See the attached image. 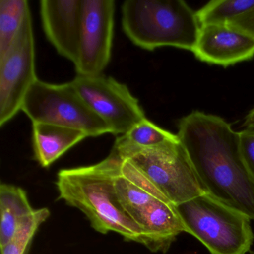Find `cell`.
Masks as SVG:
<instances>
[{"label": "cell", "instance_id": "6da1fadb", "mask_svg": "<svg viewBox=\"0 0 254 254\" xmlns=\"http://www.w3.org/2000/svg\"><path fill=\"white\" fill-rule=\"evenodd\" d=\"M177 135L206 194L254 220V180L241 155L239 132L218 116L194 111L180 120Z\"/></svg>", "mask_w": 254, "mask_h": 254}, {"label": "cell", "instance_id": "7a4b0ae2", "mask_svg": "<svg viewBox=\"0 0 254 254\" xmlns=\"http://www.w3.org/2000/svg\"><path fill=\"white\" fill-rule=\"evenodd\" d=\"M123 162L111 151L96 164L62 169L56 182L59 198L81 211L99 233L114 232L142 245L140 229L125 212L116 191V177Z\"/></svg>", "mask_w": 254, "mask_h": 254}, {"label": "cell", "instance_id": "3957f363", "mask_svg": "<svg viewBox=\"0 0 254 254\" xmlns=\"http://www.w3.org/2000/svg\"><path fill=\"white\" fill-rule=\"evenodd\" d=\"M122 26L134 45L148 51L172 47L191 52L200 29L196 11L183 0H127Z\"/></svg>", "mask_w": 254, "mask_h": 254}, {"label": "cell", "instance_id": "277c9868", "mask_svg": "<svg viewBox=\"0 0 254 254\" xmlns=\"http://www.w3.org/2000/svg\"><path fill=\"white\" fill-rule=\"evenodd\" d=\"M187 233L211 254H245L254 240L251 219L203 194L175 206Z\"/></svg>", "mask_w": 254, "mask_h": 254}, {"label": "cell", "instance_id": "5b68a950", "mask_svg": "<svg viewBox=\"0 0 254 254\" xmlns=\"http://www.w3.org/2000/svg\"><path fill=\"white\" fill-rule=\"evenodd\" d=\"M22 111L32 123L56 125L80 130L87 137L111 133L72 83L51 84L38 79L23 101Z\"/></svg>", "mask_w": 254, "mask_h": 254}, {"label": "cell", "instance_id": "8992f818", "mask_svg": "<svg viewBox=\"0 0 254 254\" xmlns=\"http://www.w3.org/2000/svg\"><path fill=\"white\" fill-rule=\"evenodd\" d=\"M127 160L175 206L206 194L180 140L141 150Z\"/></svg>", "mask_w": 254, "mask_h": 254}, {"label": "cell", "instance_id": "52a82bcc", "mask_svg": "<svg viewBox=\"0 0 254 254\" xmlns=\"http://www.w3.org/2000/svg\"><path fill=\"white\" fill-rule=\"evenodd\" d=\"M38 80L31 11L5 56L0 59V126L21 111L29 89Z\"/></svg>", "mask_w": 254, "mask_h": 254}, {"label": "cell", "instance_id": "ba28073f", "mask_svg": "<svg viewBox=\"0 0 254 254\" xmlns=\"http://www.w3.org/2000/svg\"><path fill=\"white\" fill-rule=\"evenodd\" d=\"M90 108L106 123L111 134L123 135L146 118L139 100L126 84L101 74L77 75L70 81Z\"/></svg>", "mask_w": 254, "mask_h": 254}, {"label": "cell", "instance_id": "9c48e42d", "mask_svg": "<svg viewBox=\"0 0 254 254\" xmlns=\"http://www.w3.org/2000/svg\"><path fill=\"white\" fill-rule=\"evenodd\" d=\"M114 0H82L77 75L102 74L109 64L114 32Z\"/></svg>", "mask_w": 254, "mask_h": 254}, {"label": "cell", "instance_id": "30bf717a", "mask_svg": "<svg viewBox=\"0 0 254 254\" xmlns=\"http://www.w3.org/2000/svg\"><path fill=\"white\" fill-rule=\"evenodd\" d=\"M82 0H42L40 14L46 37L60 56L75 64L79 53Z\"/></svg>", "mask_w": 254, "mask_h": 254}, {"label": "cell", "instance_id": "8fae6325", "mask_svg": "<svg viewBox=\"0 0 254 254\" xmlns=\"http://www.w3.org/2000/svg\"><path fill=\"white\" fill-rule=\"evenodd\" d=\"M191 52L200 62L227 67L254 57V39L227 25L201 26Z\"/></svg>", "mask_w": 254, "mask_h": 254}, {"label": "cell", "instance_id": "7c38bea8", "mask_svg": "<svg viewBox=\"0 0 254 254\" xmlns=\"http://www.w3.org/2000/svg\"><path fill=\"white\" fill-rule=\"evenodd\" d=\"M87 137L85 133L75 129L46 123H32L34 153L43 167L51 166Z\"/></svg>", "mask_w": 254, "mask_h": 254}, {"label": "cell", "instance_id": "4fadbf2b", "mask_svg": "<svg viewBox=\"0 0 254 254\" xmlns=\"http://www.w3.org/2000/svg\"><path fill=\"white\" fill-rule=\"evenodd\" d=\"M179 141L178 135L164 130L145 118L116 139L112 151L127 160L141 150Z\"/></svg>", "mask_w": 254, "mask_h": 254}, {"label": "cell", "instance_id": "5bb4252c", "mask_svg": "<svg viewBox=\"0 0 254 254\" xmlns=\"http://www.w3.org/2000/svg\"><path fill=\"white\" fill-rule=\"evenodd\" d=\"M34 211L24 190L11 184H1L0 247L12 239L23 220Z\"/></svg>", "mask_w": 254, "mask_h": 254}, {"label": "cell", "instance_id": "9a60e30c", "mask_svg": "<svg viewBox=\"0 0 254 254\" xmlns=\"http://www.w3.org/2000/svg\"><path fill=\"white\" fill-rule=\"evenodd\" d=\"M29 11L27 0H0V59L9 50Z\"/></svg>", "mask_w": 254, "mask_h": 254}, {"label": "cell", "instance_id": "2e32d148", "mask_svg": "<svg viewBox=\"0 0 254 254\" xmlns=\"http://www.w3.org/2000/svg\"><path fill=\"white\" fill-rule=\"evenodd\" d=\"M254 7V0H212L196 11V15L200 27L221 26Z\"/></svg>", "mask_w": 254, "mask_h": 254}, {"label": "cell", "instance_id": "e0dca14e", "mask_svg": "<svg viewBox=\"0 0 254 254\" xmlns=\"http://www.w3.org/2000/svg\"><path fill=\"white\" fill-rule=\"evenodd\" d=\"M47 208L35 209L26 217L17 229L12 239L1 248L2 254H25L40 226L49 218Z\"/></svg>", "mask_w": 254, "mask_h": 254}, {"label": "cell", "instance_id": "ac0fdd59", "mask_svg": "<svg viewBox=\"0 0 254 254\" xmlns=\"http://www.w3.org/2000/svg\"><path fill=\"white\" fill-rule=\"evenodd\" d=\"M239 149L244 163L254 180V126L239 132Z\"/></svg>", "mask_w": 254, "mask_h": 254}, {"label": "cell", "instance_id": "d6986e66", "mask_svg": "<svg viewBox=\"0 0 254 254\" xmlns=\"http://www.w3.org/2000/svg\"><path fill=\"white\" fill-rule=\"evenodd\" d=\"M227 26L254 39V7L229 22Z\"/></svg>", "mask_w": 254, "mask_h": 254}, {"label": "cell", "instance_id": "ffe728a7", "mask_svg": "<svg viewBox=\"0 0 254 254\" xmlns=\"http://www.w3.org/2000/svg\"><path fill=\"white\" fill-rule=\"evenodd\" d=\"M243 126L245 127L254 126V108L245 117Z\"/></svg>", "mask_w": 254, "mask_h": 254}, {"label": "cell", "instance_id": "44dd1931", "mask_svg": "<svg viewBox=\"0 0 254 254\" xmlns=\"http://www.w3.org/2000/svg\"><path fill=\"white\" fill-rule=\"evenodd\" d=\"M251 254H254V252L251 253Z\"/></svg>", "mask_w": 254, "mask_h": 254}]
</instances>
